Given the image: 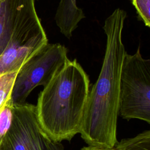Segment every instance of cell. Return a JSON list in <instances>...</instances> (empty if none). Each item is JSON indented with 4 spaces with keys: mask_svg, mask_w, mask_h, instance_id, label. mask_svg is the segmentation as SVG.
<instances>
[{
    "mask_svg": "<svg viewBox=\"0 0 150 150\" xmlns=\"http://www.w3.org/2000/svg\"><path fill=\"white\" fill-rule=\"evenodd\" d=\"M89 91V77L76 59H69L43 87L36 113L52 141H70L79 133Z\"/></svg>",
    "mask_w": 150,
    "mask_h": 150,
    "instance_id": "cell-1",
    "label": "cell"
},
{
    "mask_svg": "<svg viewBox=\"0 0 150 150\" xmlns=\"http://www.w3.org/2000/svg\"><path fill=\"white\" fill-rule=\"evenodd\" d=\"M125 54L120 45H106L101 69L89 91L80 128L88 146L112 148L117 142L120 77Z\"/></svg>",
    "mask_w": 150,
    "mask_h": 150,
    "instance_id": "cell-2",
    "label": "cell"
},
{
    "mask_svg": "<svg viewBox=\"0 0 150 150\" xmlns=\"http://www.w3.org/2000/svg\"><path fill=\"white\" fill-rule=\"evenodd\" d=\"M48 43L35 9V0H21L9 40L0 54V74L18 71Z\"/></svg>",
    "mask_w": 150,
    "mask_h": 150,
    "instance_id": "cell-3",
    "label": "cell"
},
{
    "mask_svg": "<svg viewBox=\"0 0 150 150\" xmlns=\"http://www.w3.org/2000/svg\"><path fill=\"white\" fill-rule=\"evenodd\" d=\"M120 112L127 120L136 118L150 123V60L139 47L123 60L120 90Z\"/></svg>",
    "mask_w": 150,
    "mask_h": 150,
    "instance_id": "cell-4",
    "label": "cell"
},
{
    "mask_svg": "<svg viewBox=\"0 0 150 150\" xmlns=\"http://www.w3.org/2000/svg\"><path fill=\"white\" fill-rule=\"evenodd\" d=\"M69 60L67 50L60 43H47L18 70L12 91L13 104L25 103L37 86L45 87Z\"/></svg>",
    "mask_w": 150,
    "mask_h": 150,
    "instance_id": "cell-5",
    "label": "cell"
},
{
    "mask_svg": "<svg viewBox=\"0 0 150 150\" xmlns=\"http://www.w3.org/2000/svg\"><path fill=\"white\" fill-rule=\"evenodd\" d=\"M51 141L39 123L35 105L13 104L12 124L0 150H50Z\"/></svg>",
    "mask_w": 150,
    "mask_h": 150,
    "instance_id": "cell-6",
    "label": "cell"
},
{
    "mask_svg": "<svg viewBox=\"0 0 150 150\" xmlns=\"http://www.w3.org/2000/svg\"><path fill=\"white\" fill-rule=\"evenodd\" d=\"M85 18L83 10L76 4V0H60L55 15V21L60 32L70 38L79 23Z\"/></svg>",
    "mask_w": 150,
    "mask_h": 150,
    "instance_id": "cell-7",
    "label": "cell"
},
{
    "mask_svg": "<svg viewBox=\"0 0 150 150\" xmlns=\"http://www.w3.org/2000/svg\"><path fill=\"white\" fill-rule=\"evenodd\" d=\"M21 0H0V54L9 40Z\"/></svg>",
    "mask_w": 150,
    "mask_h": 150,
    "instance_id": "cell-8",
    "label": "cell"
},
{
    "mask_svg": "<svg viewBox=\"0 0 150 150\" xmlns=\"http://www.w3.org/2000/svg\"><path fill=\"white\" fill-rule=\"evenodd\" d=\"M115 150H150V131H144L136 137L117 142Z\"/></svg>",
    "mask_w": 150,
    "mask_h": 150,
    "instance_id": "cell-9",
    "label": "cell"
},
{
    "mask_svg": "<svg viewBox=\"0 0 150 150\" xmlns=\"http://www.w3.org/2000/svg\"><path fill=\"white\" fill-rule=\"evenodd\" d=\"M17 73L13 71L0 74V111L11 98Z\"/></svg>",
    "mask_w": 150,
    "mask_h": 150,
    "instance_id": "cell-10",
    "label": "cell"
},
{
    "mask_svg": "<svg viewBox=\"0 0 150 150\" xmlns=\"http://www.w3.org/2000/svg\"><path fill=\"white\" fill-rule=\"evenodd\" d=\"M13 113V104L11 97L0 111V146L12 124Z\"/></svg>",
    "mask_w": 150,
    "mask_h": 150,
    "instance_id": "cell-11",
    "label": "cell"
},
{
    "mask_svg": "<svg viewBox=\"0 0 150 150\" xmlns=\"http://www.w3.org/2000/svg\"><path fill=\"white\" fill-rule=\"evenodd\" d=\"M138 16L146 26H150V0H132Z\"/></svg>",
    "mask_w": 150,
    "mask_h": 150,
    "instance_id": "cell-12",
    "label": "cell"
},
{
    "mask_svg": "<svg viewBox=\"0 0 150 150\" xmlns=\"http://www.w3.org/2000/svg\"><path fill=\"white\" fill-rule=\"evenodd\" d=\"M50 150H64L61 142H55L51 141Z\"/></svg>",
    "mask_w": 150,
    "mask_h": 150,
    "instance_id": "cell-13",
    "label": "cell"
},
{
    "mask_svg": "<svg viewBox=\"0 0 150 150\" xmlns=\"http://www.w3.org/2000/svg\"><path fill=\"white\" fill-rule=\"evenodd\" d=\"M81 150H115L114 148H97L91 146H85Z\"/></svg>",
    "mask_w": 150,
    "mask_h": 150,
    "instance_id": "cell-14",
    "label": "cell"
}]
</instances>
